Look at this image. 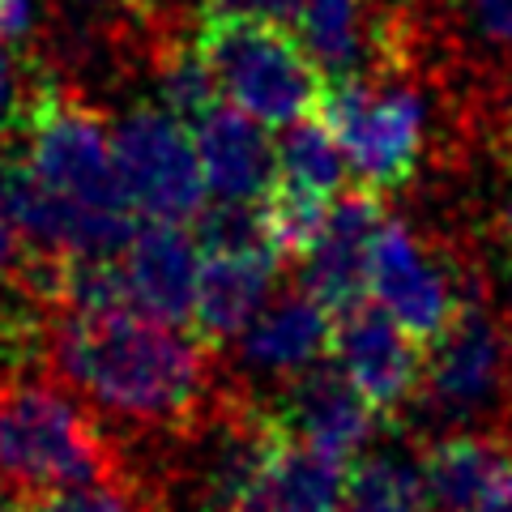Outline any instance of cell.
<instances>
[{"mask_svg": "<svg viewBox=\"0 0 512 512\" xmlns=\"http://www.w3.org/2000/svg\"><path fill=\"white\" fill-rule=\"evenodd\" d=\"M47 372L82 402L154 431H192L210 414V363L197 338L137 312H52Z\"/></svg>", "mask_w": 512, "mask_h": 512, "instance_id": "cell-1", "label": "cell"}, {"mask_svg": "<svg viewBox=\"0 0 512 512\" xmlns=\"http://www.w3.org/2000/svg\"><path fill=\"white\" fill-rule=\"evenodd\" d=\"M120 457L82 397L52 376L0 380V478L30 500L116 474Z\"/></svg>", "mask_w": 512, "mask_h": 512, "instance_id": "cell-2", "label": "cell"}, {"mask_svg": "<svg viewBox=\"0 0 512 512\" xmlns=\"http://www.w3.org/2000/svg\"><path fill=\"white\" fill-rule=\"evenodd\" d=\"M197 52L214 73L222 99L256 124L286 128L325 103V73L282 22L205 18L197 30Z\"/></svg>", "mask_w": 512, "mask_h": 512, "instance_id": "cell-3", "label": "cell"}, {"mask_svg": "<svg viewBox=\"0 0 512 512\" xmlns=\"http://www.w3.org/2000/svg\"><path fill=\"white\" fill-rule=\"evenodd\" d=\"M13 133H18V146L30 171L56 197L77 205L82 214L133 218L120 188L116 154H111V128L90 103L73 99L56 82H47L35 107L26 111V120Z\"/></svg>", "mask_w": 512, "mask_h": 512, "instance_id": "cell-4", "label": "cell"}, {"mask_svg": "<svg viewBox=\"0 0 512 512\" xmlns=\"http://www.w3.org/2000/svg\"><path fill=\"white\" fill-rule=\"evenodd\" d=\"M120 188L133 218L141 222H180L188 227L205 205V175L197 158V141L184 120L167 107L137 103L111 128Z\"/></svg>", "mask_w": 512, "mask_h": 512, "instance_id": "cell-5", "label": "cell"}, {"mask_svg": "<svg viewBox=\"0 0 512 512\" xmlns=\"http://www.w3.org/2000/svg\"><path fill=\"white\" fill-rule=\"evenodd\" d=\"M320 116H325V128L342 146L346 167L359 175L363 188H402L419 167L427 111L414 90L376 86L372 77L329 82Z\"/></svg>", "mask_w": 512, "mask_h": 512, "instance_id": "cell-6", "label": "cell"}, {"mask_svg": "<svg viewBox=\"0 0 512 512\" xmlns=\"http://www.w3.org/2000/svg\"><path fill=\"white\" fill-rule=\"evenodd\" d=\"M367 291L414 342H431L453 325L457 308L478 295V282L444 261L402 222L384 218L367 252Z\"/></svg>", "mask_w": 512, "mask_h": 512, "instance_id": "cell-7", "label": "cell"}, {"mask_svg": "<svg viewBox=\"0 0 512 512\" xmlns=\"http://www.w3.org/2000/svg\"><path fill=\"white\" fill-rule=\"evenodd\" d=\"M423 350V384L427 406L448 419H474L500 402L512 376V342L487 303L470 295L457 308L453 325Z\"/></svg>", "mask_w": 512, "mask_h": 512, "instance_id": "cell-8", "label": "cell"}, {"mask_svg": "<svg viewBox=\"0 0 512 512\" xmlns=\"http://www.w3.org/2000/svg\"><path fill=\"white\" fill-rule=\"evenodd\" d=\"M329 359L380 419H397L419 397L423 342H414L380 303L359 299L333 312Z\"/></svg>", "mask_w": 512, "mask_h": 512, "instance_id": "cell-9", "label": "cell"}, {"mask_svg": "<svg viewBox=\"0 0 512 512\" xmlns=\"http://www.w3.org/2000/svg\"><path fill=\"white\" fill-rule=\"evenodd\" d=\"M265 419L291 444H303L329 461H342V466L363 457V448L372 444L376 427H380V414L367 406L355 384L325 359L303 367L295 376H286L278 397L265 410Z\"/></svg>", "mask_w": 512, "mask_h": 512, "instance_id": "cell-10", "label": "cell"}, {"mask_svg": "<svg viewBox=\"0 0 512 512\" xmlns=\"http://www.w3.org/2000/svg\"><path fill=\"white\" fill-rule=\"evenodd\" d=\"M384 218L389 214L380 205V192L363 184L329 201L325 227L312 239V248L299 256V291L320 299L329 312L359 303L367 295V252H372V235L380 231Z\"/></svg>", "mask_w": 512, "mask_h": 512, "instance_id": "cell-11", "label": "cell"}, {"mask_svg": "<svg viewBox=\"0 0 512 512\" xmlns=\"http://www.w3.org/2000/svg\"><path fill=\"white\" fill-rule=\"evenodd\" d=\"M201 244L180 222H141L120 252V278L137 316L184 329L197 291Z\"/></svg>", "mask_w": 512, "mask_h": 512, "instance_id": "cell-12", "label": "cell"}, {"mask_svg": "<svg viewBox=\"0 0 512 512\" xmlns=\"http://www.w3.org/2000/svg\"><path fill=\"white\" fill-rule=\"evenodd\" d=\"M278 427L265 410L231 406L205 431V453L197 466V491L205 512H252L269 461L278 453Z\"/></svg>", "mask_w": 512, "mask_h": 512, "instance_id": "cell-13", "label": "cell"}, {"mask_svg": "<svg viewBox=\"0 0 512 512\" xmlns=\"http://www.w3.org/2000/svg\"><path fill=\"white\" fill-rule=\"evenodd\" d=\"M282 256L278 252H201L192 291V338L201 346H227L269 303Z\"/></svg>", "mask_w": 512, "mask_h": 512, "instance_id": "cell-14", "label": "cell"}, {"mask_svg": "<svg viewBox=\"0 0 512 512\" xmlns=\"http://www.w3.org/2000/svg\"><path fill=\"white\" fill-rule=\"evenodd\" d=\"M205 192L214 201H265L278 184V154L265 128L239 107H214L192 124Z\"/></svg>", "mask_w": 512, "mask_h": 512, "instance_id": "cell-15", "label": "cell"}, {"mask_svg": "<svg viewBox=\"0 0 512 512\" xmlns=\"http://www.w3.org/2000/svg\"><path fill=\"white\" fill-rule=\"evenodd\" d=\"M295 39L316 60L325 82L367 77L376 60L389 56V26L376 0H303L295 13Z\"/></svg>", "mask_w": 512, "mask_h": 512, "instance_id": "cell-16", "label": "cell"}, {"mask_svg": "<svg viewBox=\"0 0 512 512\" xmlns=\"http://www.w3.org/2000/svg\"><path fill=\"white\" fill-rule=\"evenodd\" d=\"M333 312L308 291H286L274 303H265L252 316V325L239 333V359L256 376H295L329 355Z\"/></svg>", "mask_w": 512, "mask_h": 512, "instance_id": "cell-17", "label": "cell"}, {"mask_svg": "<svg viewBox=\"0 0 512 512\" xmlns=\"http://www.w3.org/2000/svg\"><path fill=\"white\" fill-rule=\"evenodd\" d=\"M508 461V444H500L495 436H478V431L436 440L419 461L427 512H478Z\"/></svg>", "mask_w": 512, "mask_h": 512, "instance_id": "cell-18", "label": "cell"}, {"mask_svg": "<svg viewBox=\"0 0 512 512\" xmlns=\"http://www.w3.org/2000/svg\"><path fill=\"white\" fill-rule=\"evenodd\" d=\"M346 466L282 436L252 512H342Z\"/></svg>", "mask_w": 512, "mask_h": 512, "instance_id": "cell-19", "label": "cell"}, {"mask_svg": "<svg viewBox=\"0 0 512 512\" xmlns=\"http://www.w3.org/2000/svg\"><path fill=\"white\" fill-rule=\"evenodd\" d=\"M278 154V188H295L308 197L333 201L346 180V154L333 141L325 120L303 116L295 124H286V137L274 146Z\"/></svg>", "mask_w": 512, "mask_h": 512, "instance_id": "cell-20", "label": "cell"}, {"mask_svg": "<svg viewBox=\"0 0 512 512\" xmlns=\"http://www.w3.org/2000/svg\"><path fill=\"white\" fill-rule=\"evenodd\" d=\"M342 512H427L419 470L406 457H393V453L355 457L346 466Z\"/></svg>", "mask_w": 512, "mask_h": 512, "instance_id": "cell-21", "label": "cell"}, {"mask_svg": "<svg viewBox=\"0 0 512 512\" xmlns=\"http://www.w3.org/2000/svg\"><path fill=\"white\" fill-rule=\"evenodd\" d=\"M154 82H158V107H167L175 120H184L188 128L197 124L205 111H214L222 103L214 73L205 69V60L197 52V43H171L154 60Z\"/></svg>", "mask_w": 512, "mask_h": 512, "instance_id": "cell-22", "label": "cell"}, {"mask_svg": "<svg viewBox=\"0 0 512 512\" xmlns=\"http://www.w3.org/2000/svg\"><path fill=\"white\" fill-rule=\"evenodd\" d=\"M192 227H197L192 239L201 244V252H278L274 235H269L265 201H214V205H201V214L192 218Z\"/></svg>", "mask_w": 512, "mask_h": 512, "instance_id": "cell-23", "label": "cell"}, {"mask_svg": "<svg viewBox=\"0 0 512 512\" xmlns=\"http://www.w3.org/2000/svg\"><path fill=\"white\" fill-rule=\"evenodd\" d=\"M35 512H163V504L128 474H103L94 483L82 487H64L43 495L39 504H30Z\"/></svg>", "mask_w": 512, "mask_h": 512, "instance_id": "cell-24", "label": "cell"}, {"mask_svg": "<svg viewBox=\"0 0 512 512\" xmlns=\"http://www.w3.org/2000/svg\"><path fill=\"white\" fill-rule=\"evenodd\" d=\"M303 0H201L205 18H256V22H295Z\"/></svg>", "mask_w": 512, "mask_h": 512, "instance_id": "cell-25", "label": "cell"}, {"mask_svg": "<svg viewBox=\"0 0 512 512\" xmlns=\"http://www.w3.org/2000/svg\"><path fill=\"white\" fill-rule=\"evenodd\" d=\"M474 26L487 43L512 47V0H474Z\"/></svg>", "mask_w": 512, "mask_h": 512, "instance_id": "cell-26", "label": "cell"}, {"mask_svg": "<svg viewBox=\"0 0 512 512\" xmlns=\"http://www.w3.org/2000/svg\"><path fill=\"white\" fill-rule=\"evenodd\" d=\"M478 512H512V461L504 466V474L495 478V487H491V495L483 500Z\"/></svg>", "mask_w": 512, "mask_h": 512, "instance_id": "cell-27", "label": "cell"}, {"mask_svg": "<svg viewBox=\"0 0 512 512\" xmlns=\"http://www.w3.org/2000/svg\"><path fill=\"white\" fill-rule=\"evenodd\" d=\"M18 256H22V244H18V235H13L5 222H0V282H9L13 274V265H18Z\"/></svg>", "mask_w": 512, "mask_h": 512, "instance_id": "cell-28", "label": "cell"}, {"mask_svg": "<svg viewBox=\"0 0 512 512\" xmlns=\"http://www.w3.org/2000/svg\"><path fill=\"white\" fill-rule=\"evenodd\" d=\"M500 231H504V244L512 248V197H508V205H504V214H500Z\"/></svg>", "mask_w": 512, "mask_h": 512, "instance_id": "cell-29", "label": "cell"}, {"mask_svg": "<svg viewBox=\"0 0 512 512\" xmlns=\"http://www.w3.org/2000/svg\"><path fill=\"white\" fill-rule=\"evenodd\" d=\"M0 512H35V508H0Z\"/></svg>", "mask_w": 512, "mask_h": 512, "instance_id": "cell-30", "label": "cell"}, {"mask_svg": "<svg viewBox=\"0 0 512 512\" xmlns=\"http://www.w3.org/2000/svg\"><path fill=\"white\" fill-rule=\"evenodd\" d=\"M128 5H146V0H128Z\"/></svg>", "mask_w": 512, "mask_h": 512, "instance_id": "cell-31", "label": "cell"}]
</instances>
